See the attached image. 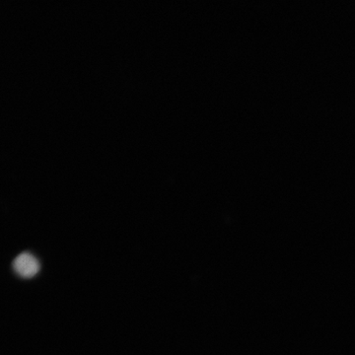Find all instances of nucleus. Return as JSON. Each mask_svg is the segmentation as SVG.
<instances>
[{
  "instance_id": "1",
  "label": "nucleus",
  "mask_w": 355,
  "mask_h": 355,
  "mask_svg": "<svg viewBox=\"0 0 355 355\" xmlns=\"http://www.w3.org/2000/svg\"><path fill=\"white\" fill-rule=\"evenodd\" d=\"M13 268L21 277L30 279L39 272L40 263L32 254L22 253L14 260Z\"/></svg>"
}]
</instances>
